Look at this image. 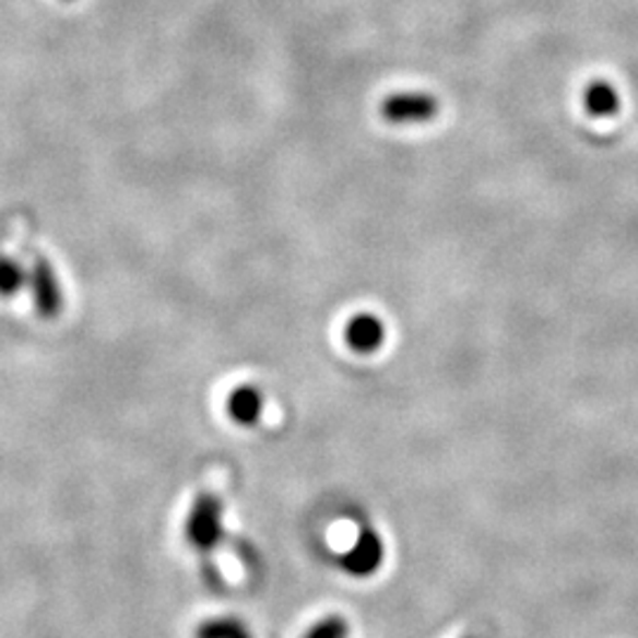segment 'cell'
Segmentation results:
<instances>
[{"mask_svg":"<svg viewBox=\"0 0 638 638\" xmlns=\"http://www.w3.org/2000/svg\"><path fill=\"white\" fill-rule=\"evenodd\" d=\"M28 284H32L36 310L43 317L60 315V310H62V288H60V284H57L52 268L43 258L36 260L32 274H28Z\"/></svg>","mask_w":638,"mask_h":638,"instance_id":"5","label":"cell"},{"mask_svg":"<svg viewBox=\"0 0 638 638\" xmlns=\"http://www.w3.org/2000/svg\"><path fill=\"white\" fill-rule=\"evenodd\" d=\"M28 282L24 268L8 256H0V296H14Z\"/></svg>","mask_w":638,"mask_h":638,"instance_id":"9","label":"cell"},{"mask_svg":"<svg viewBox=\"0 0 638 638\" xmlns=\"http://www.w3.org/2000/svg\"><path fill=\"white\" fill-rule=\"evenodd\" d=\"M345 341L355 353H362V355L376 353L386 341L383 319L371 312H359L351 317V322H347L345 327Z\"/></svg>","mask_w":638,"mask_h":638,"instance_id":"4","label":"cell"},{"mask_svg":"<svg viewBox=\"0 0 638 638\" xmlns=\"http://www.w3.org/2000/svg\"><path fill=\"white\" fill-rule=\"evenodd\" d=\"M383 556H386V546H383L381 534L371 528H365L357 534L353 546L343 554L341 565L347 575L369 577L381 568Z\"/></svg>","mask_w":638,"mask_h":638,"instance_id":"3","label":"cell"},{"mask_svg":"<svg viewBox=\"0 0 638 638\" xmlns=\"http://www.w3.org/2000/svg\"><path fill=\"white\" fill-rule=\"evenodd\" d=\"M187 540L192 542L194 548L199 551H209L213 548L223 536V504L213 495H201L190 516H187V525H185Z\"/></svg>","mask_w":638,"mask_h":638,"instance_id":"2","label":"cell"},{"mask_svg":"<svg viewBox=\"0 0 638 638\" xmlns=\"http://www.w3.org/2000/svg\"><path fill=\"white\" fill-rule=\"evenodd\" d=\"M351 627L347 622L339 615H329L324 619H319L317 625L306 634V638H347Z\"/></svg>","mask_w":638,"mask_h":638,"instance_id":"10","label":"cell"},{"mask_svg":"<svg viewBox=\"0 0 638 638\" xmlns=\"http://www.w3.org/2000/svg\"><path fill=\"white\" fill-rule=\"evenodd\" d=\"M197 638H253V636L239 619L223 617L204 622L197 631Z\"/></svg>","mask_w":638,"mask_h":638,"instance_id":"8","label":"cell"},{"mask_svg":"<svg viewBox=\"0 0 638 638\" xmlns=\"http://www.w3.org/2000/svg\"><path fill=\"white\" fill-rule=\"evenodd\" d=\"M440 114V99L426 91L390 93L381 103V116L393 126H422Z\"/></svg>","mask_w":638,"mask_h":638,"instance_id":"1","label":"cell"},{"mask_svg":"<svg viewBox=\"0 0 638 638\" xmlns=\"http://www.w3.org/2000/svg\"><path fill=\"white\" fill-rule=\"evenodd\" d=\"M582 103L587 114L593 116V119H613L622 107V97L613 83L591 81L584 88Z\"/></svg>","mask_w":638,"mask_h":638,"instance_id":"7","label":"cell"},{"mask_svg":"<svg viewBox=\"0 0 638 638\" xmlns=\"http://www.w3.org/2000/svg\"><path fill=\"white\" fill-rule=\"evenodd\" d=\"M265 400L256 386H239L227 398L229 418L239 426H256L263 414Z\"/></svg>","mask_w":638,"mask_h":638,"instance_id":"6","label":"cell"}]
</instances>
